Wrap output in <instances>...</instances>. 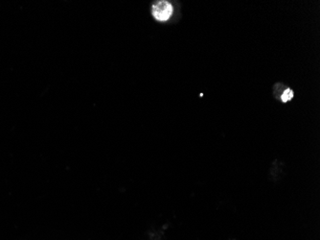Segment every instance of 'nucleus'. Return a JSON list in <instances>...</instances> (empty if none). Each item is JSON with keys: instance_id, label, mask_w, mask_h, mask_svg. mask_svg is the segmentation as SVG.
I'll return each instance as SVG.
<instances>
[{"instance_id": "f257e3e1", "label": "nucleus", "mask_w": 320, "mask_h": 240, "mask_svg": "<svg viewBox=\"0 0 320 240\" xmlns=\"http://www.w3.org/2000/svg\"><path fill=\"white\" fill-rule=\"evenodd\" d=\"M173 5L168 1H157L153 5L152 13L156 21H167L173 15Z\"/></svg>"}, {"instance_id": "f03ea898", "label": "nucleus", "mask_w": 320, "mask_h": 240, "mask_svg": "<svg viewBox=\"0 0 320 240\" xmlns=\"http://www.w3.org/2000/svg\"><path fill=\"white\" fill-rule=\"evenodd\" d=\"M292 98H293V91L290 90L289 88H287V89L283 92V94H282L281 97H280L281 101L284 102V103L289 102Z\"/></svg>"}, {"instance_id": "7ed1b4c3", "label": "nucleus", "mask_w": 320, "mask_h": 240, "mask_svg": "<svg viewBox=\"0 0 320 240\" xmlns=\"http://www.w3.org/2000/svg\"><path fill=\"white\" fill-rule=\"evenodd\" d=\"M287 89V87L286 86H284L283 84H277V85H275V87H274V90H273V92H274V96L275 97H277L280 99V97H281V95H282V92L281 93H279L281 90L282 91H285Z\"/></svg>"}]
</instances>
